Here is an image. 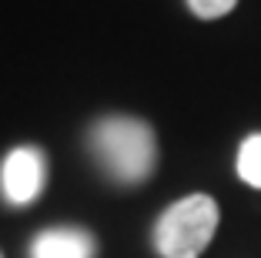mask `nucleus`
<instances>
[{
	"mask_svg": "<svg viewBox=\"0 0 261 258\" xmlns=\"http://www.w3.org/2000/svg\"><path fill=\"white\" fill-rule=\"evenodd\" d=\"M87 148L104 175L117 184H141L154 175L158 137L134 114H104L87 131Z\"/></svg>",
	"mask_w": 261,
	"mask_h": 258,
	"instance_id": "obj_1",
	"label": "nucleus"
},
{
	"mask_svg": "<svg viewBox=\"0 0 261 258\" xmlns=\"http://www.w3.org/2000/svg\"><path fill=\"white\" fill-rule=\"evenodd\" d=\"M218 201L211 195H188L154 221V248L161 258H198L218 231Z\"/></svg>",
	"mask_w": 261,
	"mask_h": 258,
	"instance_id": "obj_2",
	"label": "nucleus"
},
{
	"mask_svg": "<svg viewBox=\"0 0 261 258\" xmlns=\"http://www.w3.org/2000/svg\"><path fill=\"white\" fill-rule=\"evenodd\" d=\"M47 184V158L37 145H17L0 161V195L7 205H34Z\"/></svg>",
	"mask_w": 261,
	"mask_h": 258,
	"instance_id": "obj_3",
	"label": "nucleus"
},
{
	"mask_svg": "<svg viewBox=\"0 0 261 258\" xmlns=\"http://www.w3.org/2000/svg\"><path fill=\"white\" fill-rule=\"evenodd\" d=\"M94 255H97L94 235L77 225L44 228L31 242V258H94Z\"/></svg>",
	"mask_w": 261,
	"mask_h": 258,
	"instance_id": "obj_4",
	"label": "nucleus"
},
{
	"mask_svg": "<svg viewBox=\"0 0 261 258\" xmlns=\"http://www.w3.org/2000/svg\"><path fill=\"white\" fill-rule=\"evenodd\" d=\"M238 178L248 188L261 191V134H248L238 148Z\"/></svg>",
	"mask_w": 261,
	"mask_h": 258,
	"instance_id": "obj_5",
	"label": "nucleus"
},
{
	"mask_svg": "<svg viewBox=\"0 0 261 258\" xmlns=\"http://www.w3.org/2000/svg\"><path fill=\"white\" fill-rule=\"evenodd\" d=\"M234 4H238V0H188L191 14L201 17V20H218V17L231 14V10H234Z\"/></svg>",
	"mask_w": 261,
	"mask_h": 258,
	"instance_id": "obj_6",
	"label": "nucleus"
}]
</instances>
